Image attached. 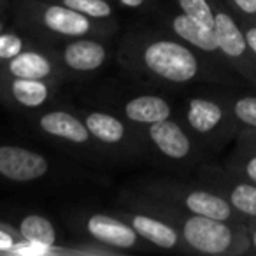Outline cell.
<instances>
[{
	"label": "cell",
	"mask_w": 256,
	"mask_h": 256,
	"mask_svg": "<svg viewBox=\"0 0 256 256\" xmlns=\"http://www.w3.org/2000/svg\"><path fill=\"white\" fill-rule=\"evenodd\" d=\"M142 62L151 74L170 82H188L200 70L198 58L188 46L167 39L148 44Z\"/></svg>",
	"instance_id": "obj_1"
},
{
	"label": "cell",
	"mask_w": 256,
	"mask_h": 256,
	"mask_svg": "<svg viewBox=\"0 0 256 256\" xmlns=\"http://www.w3.org/2000/svg\"><path fill=\"white\" fill-rule=\"evenodd\" d=\"M182 237L190 248L204 254H224L235 246V232L226 221L196 214L184 221Z\"/></svg>",
	"instance_id": "obj_2"
},
{
	"label": "cell",
	"mask_w": 256,
	"mask_h": 256,
	"mask_svg": "<svg viewBox=\"0 0 256 256\" xmlns=\"http://www.w3.org/2000/svg\"><path fill=\"white\" fill-rule=\"evenodd\" d=\"M50 164L42 154L20 146H0V176L14 182H30L48 174Z\"/></svg>",
	"instance_id": "obj_3"
},
{
	"label": "cell",
	"mask_w": 256,
	"mask_h": 256,
	"mask_svg": "<svg viewBox=\"0 0 256 256\" xmlns=\"http://www.w3.org/2000/svg\"><path fill=\"white\" fill-rule=\"evenodd\" d=\"M86 232L95 240L102 242L110 248L118 249H130L136 248L140 235L137 230L123 221L116 220L107 214H93L86 221Z\"/></svg>",
	"instance_id": "obj_4"
},
{
	"label": "cell",
	"mask_w": 256,
	"mask_h": 256,
	"mask_svg": "<svg viewBox=\"0 0 256 256\" xmlns=\"http://www.w3.org/2000/svg\"><path fill=\"white\" fill-rule=\"evenodd\" d=\"M214 34H216L218 48L223 56L238 64H248L252 56L248 48L244 30L238 26L234 16L224 11H216V22H214Z\"/></svg>",
	"instance_id": "obj_5"
},
{
	"label": "cell",
	"mask_w": 256,
	"mask_h": 256,
	"mask_svg": "<svg viewBox=\"0 0 256 256\" xmlns=\"http://www.w3.org/2000/svg\"><path fill=\"white\" fill-rule=\"evenodd\" d=\"M150 137L154 146L167 158L182 160L192 153V142L186 132L170 118L150 124Z\"/></svg>",
	"instance_id": "obj_6"
},
{
	"label": "cell",
	"mask_w": 256,
	"mask_h": 256,
	"mask_svg": "<svg viewBox=\"0 0 256 256\" xmlns=\"http://www.w3.org/2000/svg\"><path fill=\"white\" fill-rule=\"evenodd\" d=\"M39 126L42 132L74 144H86L90 139V130L86 123L65 110L46 112L44 116H40Z\"/></svg>",
	"instance_id": "obj_7"
},
{
	"label": "cell",
	"mask_w": 256,
	"mask_h": 256,
	"mask_svg": "<svg viewBox=\"0 0 256 256\" xmlns=\"http://www.w3.org/2000/svg\"><path fill=\"white\" fill-rule=\"evenodd\" d=\"M107 60V51L96 40L79 39L67 44L64 50V64L76 72H92L100 68Z\"/></svg>",
	"instance_id": "obj_8"
},
{
	"label": "cell",
	"mask_w": 256,
	"mask_h": 256,
	"mask_svg": "<svg viewBox=\"0 0 256 256\" xmlns=\"http://www.w3.org/2000/svg\"><path fill=\"white\" fill-rule=\"evenodd\" d=\"M42 22L51 32L67 37H82L92 30L88 16L81 14L67 6H50L44 11Z\"/></svg>",
	"instance_id": "obj_9"
},
{
	"label": "cell",
	"mask_w": 256,
	"mask_h": 256,
	"mask_svg": "<svg viewBox=\"0 0 256 256\" xmlns=\"http://www.w3.org/2000/svg\"><path fill=\"white\" fill-rule=\"evenodd\" d=\"M124 116L136 123L153 124L168 120L172 116V107L162 96L140 95L124 104Z\"/></svg>",
	"instance_id": "obj_10"
},
{
	"label": "cell",
	"mask_w": 256,
	"mask_h": 256,
	"mask_svg": "<svg viewBox=\"0 0 256 256\" xmlns=\"http://www.w3.org/2000/svg\"><path fill=\"white\" fill-rule=\"evenodd\" d=\"M184 206L192 214L214 218V220H234V207L226 198L206 190H195L184 196Z\"/></svg>",
	"instance_id": "obj_11"
},
{
	"label": "cell",
	"mask_w": 256,
	"mask_h": 256,
	"mask_svg": "<svg viewBox=\"0 0 256 256\" xmlns=\"http://www.w3.org/2000/svg\"><path fill=\"white\" fill-rule=\"evenodd\" d=\"M172 30L181 40H184L186 44L196 48V50L204 51V53H220L214 30L204 28V26H200L198 23H195L190 16L182 14V12L174 16Z\"/></svg>",
	"instance_id": "obj_12"
},
{
	"label": "cell",
	"mask_w": 256,
	"mask_h": 256,
	"mask_svg": "<svg viewBox=\"0 0 256 256\" xmlns=\"http://www.w3.org/2000/svg\"><path fill=\"white\" fill-rule=\"evenodd\" d=\"M224 118L223 107L210 98H192L186 109L190 126L198 134H210L221 124Z\"/></svg>",
	"instance_id": "obj_13"
},
{
	"label": "cell",
	"mask_w": 256,
	"mask_h": 256,
	"mask_svg": "<svg viewBox=\"0 0 256 256\" xmlns=\"http://www.w3.org/2000/svg\"><path fill=\"white\" fill-rule=\"evenodd\" d=\"M132 226L136 228L140 237L150 240L151 244H154L156 248L172 249L179 244L178 230L153 216L136 214V216H132Z\"/></svg>",
	"instance_id": "obj_14"
},
{
	"label": "cell",
	"mask_w": 256,
	"mask_h": 256,
	"mask_svg": "<svg viewBox=\"0 0 256 256\" xmlns=\"http://www.w3.org/2000/svg\"><path fill=\"white\" fill-rule=\"evenodd\" d=\"M8 68L12 78L46 79L53 74V64L50 58L37 51H22L18 56L9 60Z\"/></svg>",
	"instance_id": "obj_15"
},
{
	"label": "cell",
	"mask_w": 256,
	"mask_h": 256,
	"mask_svg": "<svg viewBox=\"0 0 256 256\" xmlns=\"http://www.w3.org/2000/svg\"><path fill=\"white\" fill-rule=\"evenodd\" d=\"M84 123L90 130V136L104 144H116L124 139L126 128L123 121L118 120L116 116L106 112H92L86 116Z\"/></svg>",
	"instance_id": "obj_16"
},
{
	"label": "cell",
	"mask_w": 256,
	"mask_h": 256,
	"mask_svg": "<svg viewBox=\"0 0 256 256\" xmlns=\"http://www.w3.org/2000/svg\"><path fill=\"white\" fill-rule=\"evenodd\" d=\"M20 234L26 242L40 248H51L56 244V230L48 218L40 214H28L20 223Z\"/></svg>",
	"instance_id": "obj_17"
},
{
	"label": "cell",
	"mask_w": 256,
	"mask_h": 256,
	"mask_svg": "<svg viewBox=\"0 0 256 256\" xmlns=\"http://www.w3.org/2000/svg\"><path fill=\"white\" fill-rule=\"evenodd\" d=\"M11 93L20 106L36 109L44 106L50 98V86L44 82V79L14 78L11 82Z\"/></svg>",
	"instance_id": "obj_18"
},
{
	"label": "cell",
	"mask_w": 256,
	"mask_h": 256,
	"mask_svg": "<svg viewBox=\"0 0 256 256\" xmlns=\"http://www.w3.org/2000/svg\"><path fill=\"white\" fill-rule=\"evenodd\" d=\"M228 202L242 216L256 218V182L244 181L234 184L228 193Z\"/></svg>",
	"instance_id": "obj_19"
},
{
	"label": "cell",
	"mask_w": 256,
	"mask_h": 256,
	"mask_svg": "<svg viewBox=\"0 0 256 256\" xmlns=\"http://www.w3.org/2000/svg\"><path fill=\"white\" fill-rule=\"evenodd\" d=\"M178 6L182 14L190 16L200 26L207 30H214L216 11L209 4V0H178Z\"/></svg>",
	"instance_id": "obj_20"
},
{
	"label": "cell",
	"mask_w": 256,
	"mask_h": 256,
	"mask_svg": "<svg viewBox=\"0 0 256 256\" xmlns=\"http://www.w3.org/2000/svg\"><path fill=\"white\" fill-rule=\"evenodd\" d=\"M64 4L74 11L81 12V14L88 16V18L104 20L112 14V9L106 0H64Z\"/></svg>",
	"instance_id": "obj_21"
},
{
	"label": "cell",
	"mask_w": 256,
	"mask_h": 256,
	"mask_svg": "<svg viewBox=\"0 0 256 256\" xmlns=\"http://www.w3.org/2000/svg\"><path fill=\"white\" fill-rule=\"evenodd\" d=\"M234 116L246 126L256 128V95H246L235 100Z\"/></svg>",
	"instance_id": "obj_22"
},
{
	"label": "cell",
	"mask_w": 256,
	"mask_h": 256,
	"mask_svg": "<svg viewBox=\"0 0 256 256\" xmlns=\"http://www.w3.org/2000/svg\"><path fill=\"white\" fill-rule=\"evenodd\" d=\"M22 51H25L22 37L16 34L0 32V60H12Z\"/></svg>",
	"instance_id": "obj_23"
},
{
	"label": "cell",
	"mask_w": 256,
	"mask_h": 256,
	"mask_svg": "<svg viewBox=\"0 0 256 256\" xmlns=\"http://www.w3.org/2000/svg\"><path fill=\"white\" fill-rule=\"evenodd\" d=\"M232 4L246 16H256V0H232Z\"/></svg>",
	"instance_id": "obj_24"
},
{
	"label": "cell",
	"mask_w": 256,
	"mask_h": 256,
	"mask_svg": "<svg viewBox=\"0 0 256 256\" xmlns=\"http://www.w3.org/2000/svg\"><path fill=\"white\" fill-rule=\"evenodd\" d=\"M242 174L248 178V181L256 182V153L252 156H249L244 164V172Z\"/></svg>",
	"instance_id": "obj_25"
},
{
	"label": "cell",
	"mask_w": 256,
	"mask_h": 256,
	"mask_svg": "<svg viewBox=\"0 0 256 256\" xmlns=\"http://www.w3.org/2000/svg\"><path fill=\"white\" fill-rule=\"evenodd\" d=\"M246 40H248V48L251 51V54L256 58V25H249L248 28L244 30Z\"/></svg>",
	"instance_id": "obj_26"
},
{
	"label": "cell",
	"mask_w": 256,
	"mask_h": 256,
	"mask_svg": "<svg viewBox=\"0 0 256 256\" xmlns=\"http://www.w3.org/2000/svg\"><path fill=\"white\" fill-rule=\"evenodd\" d=\"M12 246V240H11V237H9L6 232H2L0 230V251L2 249H9Z\"/></svg>",
	"instance_id": "obj_27"
},
{
	"label": "cell",
	"mask_w": 256,
	"mask_h": 256,
	"mask_svg": "<svg viewBox=\"0 0 256 256\" xmlns=\"http://www.w3.org/2000/svg\"><path fill=\"white\" fill-rule=\"evenodd\" d=\"M120 4L123 8H130V9H137L144 4V0H120Z\"/></svg>",
	"instance_id": "obj_28"
},
{
	"label": "cell",
	"mask_w": 256,
	"mask_h": 256,
	"mask_svg": "<svg viewBox=\"0 0 256 256\" xmlns=\"http://www.w3.org/2000/svg\"><path fill=\"white\" fill-rule=\"evenodd\" d=\"M251 244H252V248H254V251H256V228L251 232Z\"/></svg>",
	"instance_id": "obj_29"
},
{
	"label": "cell",
	"mask_w": 256,
	"mask_h": 256,
	"mask_svg": "<svg viewBox=\"0 0 256 256\" xmlns=\"http://www.w3.org/2000/svg\"><path fill=\"white\" fill-rule=\"evenodd\" d=\"M0 32H4V25L2 23H0Z\"/></svg>",
	"instance_id": "obj_30"
}]
</instances>
